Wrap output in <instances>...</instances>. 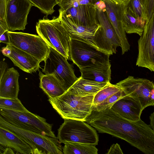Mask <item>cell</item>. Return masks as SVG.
I'll return each instance as SVG.
<instances>
[{"label":"cell","mask_w":154,"mask_h":154,"mask_svg":"<svg viewBox=\"0 0 154 154\" xmlns=\"http://www.w3.org/2000/svg\"><path fill=\"white\" fill-rule=\"evenodd\" d=\"M95 95L79 96L66 91L61 96L48 101L53 108L64 119L85 122L91 113Z\"/></svg>","instance_id":"1"},{"label":"cell","mask_w":154,"mask_h":154,"mask_svg":"<svg viewBox=\"0 0 154 154\" xmlns=\"http://www.w3.org/2000/svg\"><path fill=\"white\" fill-rule=\"evenodd\" d=\"M64 144L63 152L64 154H98V149L94 145L70 142Z\"/></svg>","instance_id":"24"},{"label":"cell","mask_w":154,"mask_h":154,"mask_svg":"<svg viewBox=\"0 0 154 154\" xmlns=\"http://www.w3.org/2000/svg\"><path fill=\"white\" fill-rule=\"evenodd\" d=\"M103 0L106 4L108 17L120 41L122 54H123L129 50L130 48L123 24V11L124 5L116 4L110 0Z\"/></svg>","instance_id":"13"},{"label":"cell","mask_w":154,"mask_h":154,"mask_svg":"<svg viewBox=\"0 0 154 154\" xmlns=\"http://www.w3.org/2000/svg\"><path fill=\"white\" fill-rule=\"evenodd\" d=\"M36 29L38 35L48 45L69 60V34L62 24L58 17L50 20L45 16L36 23Z\"/></svg>","instance_id":"2"},{"label":"cell","mask_w":154,"mask_h":154,"mask_svg":"<svg viewBox=\"0 0 154 154\" xmlns=\"http://www.w3.org/2000/svg\"><path fill=\"white\" fill-rule=\"evenodd\" d=\"M33 6L28 0H8L6 21L9 31L25 29L28 15Z\"/></svg>","instance_id":"12"},{"label":"cell","mask_w":154,"mask_h":154,"mask_svg":"<svg viewBox=\"0 0 154 154\" xmlns=\"http://www.w3.org/2000/svg\"><path fill=\"white\" fill-rule=\"evenodd\" d=\"M122 19L123 27L126 33H136L140 36L141 35L146 21L137 17L125 5L123 9Z\"/></svg>","instance_id":"23"},{"label":"cell","mask_w":154,"mask_h":154,"mask_svg":"<svg viewBox=\"0 0 154 154\" xmlns=\"http://www.w3.org/2000/svg\"><path fill=\"white\" fill-rule=\"evenodd\" d=\"M150 125L152 129L154 131V111L152 113L149 117Z\"/></svg>","instance_id":"38"},{"label":"cell","mask_w":154,"mask_h":154,"mask_svg":"<svg viewBox=\"0 0 154 154\" xmlns=\"http://www.w3.org/2000/svg\"><path fill=\"white\" fill-rule=\"evenodd\" d=\"M49 52L44 61L42 72L53 75L67 91L78 80L72 65L63 55L49 46Z\"/></svg>","instance_id":"7"},{"label":"cell","mask_w":154,"mask_h":154,"mask_svg":"<svg viewBox=\"0 0 154 154\" xmlns=\"http://www.w3.org/2000/svg\"><path fill=\"white\" fill-rule=\"evenodd\" d=\"M106 154H123V153L120 147V145L118 143H116V144H113L111 146Z\"/></svg>","instance_id":"32"},{"label":"cell","mask_w":154,"mask_h":154,"mask_svg":"<svg viewBox=\"0 0 154 154\" xmlns=\"http://www.w3.org/2000/svg\"><path fill=\"white\" fill-rule=\"evenodd\" d=\"M8 45L11 51L8 57L15 66L29 73L35 72L38 69L41 62L38 59L12 45Z\"/></svg>","instance_id":"17"},{"label":"cell","mask_w":154,"mask_h":154,"mask_svg":"<svg viewBox=\"0 0 154 154\" xmlns=\"http://www.w3.org/2000/svg\"><path fill=\"white\" fill-rule=\"evenodd\" d=\"M7 63L4 60L0 61V79L2 78L3 75L5 72V70L7 67Z\"/></svg>","instance_id":"36"},{"label":"cell","mask_w":154,"mask_h":154,"mask_svg":"<svg viewBox=\"0 0 154 154\" xmlns=\"http://www.w3.org/2000/svg\"><path fill=\"white\" fill-rule=\"evenodd\" d=\"M110 62L101 65L80 69L82 78L99 82H110Z\"/></svg>","instance_id":"21"},{"label":"cell","mask_w":154,"mask_h":154,"mask_svg":"<svg viewBox=\"0 0 154 154\" xmlns=\"http://www.w3.org/2000/svg\"><path fill=\"white\" fill-rule=\"evenodd\" d=\"M121 89L116 84L109 83L95 95L93 101V107L100 104Z\"/></svg>","instance_id":"26"},{"label":"cell","mask_w":154,"mask_h":154,"mask_svg":"<svg viewBox=\"0 0 154 154\" xmlns=\"http://www.w3.org/2000/svg\"><path fill=\"white\" fill-rule=\"evenodd\" d=\"M99 0H62L57 5L61 10L64 11L71 7L79 5L91 4L94 5Z\"/></svg>","instance_id":"30"},{"label":"cell","mask_w":154,"mask_h":154,"mask_svg":"<svg viewBox=\"0 0 154 154\" xmlns=\"http://www.w3.org/2000/svg\"><path fill=\"white\" fill-rule=\"evenodd\" d=\"M147 19H149L154 15V0H147Z\"/></svg>","instance_id":"33"},{"label":"cell","mask_w":154,"mask_h":154,"mask_svg":"<svg viewBox=\"0 0 154 154\" xmlns=\"http://www.w3.org/2000/svg\"><path fill=\"white\" fill-rule=\"evenodd\" d=\"M116 84L126 95L138 101L143 110L148 106H154V84L152 81L129 76Z\"/></svg>","instance_id":"8"},{"label":"cell","mask_w":154,"mask_h":154,"mask_svg":"<svg viewBox=\"0 0 154 154\" xmlns=\"http://www.w3.org/2000/svg\"><path fill=\"white\" fill-rule=\"evenodd\" d=\"M147 0H130L126 6L137 17L146 21L147 19Z\"/></svg>","instance_id":"25"},{"label":"cell","mask_w":154,"mask_h":154,"mask_svg":"<svg viewBox=\"0 0 154 154\" xmlns=\"http://www.w3.org/2000/svg\"><path fill=\"white\" fill-rule=\"evenodd\" d=\"M39 87L47 95L49 98L59 97L66 91L58 80L53 75L44 74L39 71Z\"/></svg>","instance_id":"22"},{"label":"cell","mask_w":154,"mask_h":154,"mask_svg":"<svg viewBox=\"0 0 154 154\" xmlns=\"http://www.w3.org/2000/svg\"><path fill=\"white\" fill-rule=\"evenodd\" d=\"M7 31L2 34L0 35V42L6 45L10 44L8 35Z\"/></svg>","instance_id":"34"},{"label":"cell","mask_w":154,"mask_h":154,"mask_svg":"<svg viewBox=\"0 0 154 154\" xmlns=\"http://www.w3.org/2000/svg\"><path fill=\"white\" fill-rule=\"evenodd\" d=\"M57 3V4L60 2L62 0H56Z\"/></svg>","instance_id":"42"},{"label":"cell","mask_w":154,"mask_h":154,"mask_svg":"<svg viewBox=\"0 0 154 154\" xmlns=\"http://www.w3.org/2000/svg\"><path fill=\"white\" fill-rule=\"evenodd\" d=\"M125 95L124 92L121 89L119 91L111 96L100 104L95 107H93L92 109L97 111H101L111 109L116 102Z\"/></svg>","instance_id":"28"},{"label":"cell","mask_w":154,"mask_h":154,"mask_svg":"<svg viewBox=\"0 0 154 154\" xmlns=\"http://www.w3.org/2000/svg\"><path fill=\"white\" fill-rule=\"evenodd\" d=\"M89 125L82 121L64 119L58 130L57 137L60 143L70 142L97 145V133Z\"/></svg>","instance_id":"5"},{"label":"cell","mask_w":154,"mask_h":154,"mask_svg":"<svg viewBox=\"0 0 154 154\" xmlns=\"http://www.w3.org/2000/svg\"><path fill=\"white\" fill-rule=\"evenodd\" d=\"M5 148L3 149V152L2 153V154H14V150L11 148L9 147H5Z\"/></svg>","instance_id":"39"},{"label":"cell","mask_w":154,"mask_h":154,"mask_svg":"<svg viewBox=\"0 0 154 154\" xmlns=\"http://www.w3.org/2000/svg\"><path fill=\"white\" fill-rule=\"evenodd\" d=\"M130 0H117L119 3L123 4L126 5H127Z\"/></svg>","instance_id":"40"},{"label":"cell","mask_w":154,"mask_h":154,"mask_svg":"<svg viewBox=\"0 0 154 154\" xmlns=\"http://www.w3.org/2000/svg\"><path fill=\"white\" fill-rule=\"evenodd\" d=\"M0 116L17 128L49 137H56L52 130V124L44 118L29 111H20L0 108Z\"/></svg>","instance_id":"4"},{"label":"cell","mask_w":154,"mask_h":154,"mask_svg":"<svg viewBox=\"0 0 154 154\" xmlns=\"http://www.w3.org/2000/svg\"><path fill=\"white\" fill-rule=\"evenodd\" d=\"M110 82H99L79 77L66 91L79 96L95 95Z\"/></svg>","instance_id":"20"},{"label":"cell","mask_w":154,"mask_h":154,"mask_svg":"<svg viewBox=\"0 0 154 154\" xmlns=\"http://www.w3.org/2000/svg\"><path fill=\"white\" fill-rule=\"evenodd\" d=\"M94 6L96 9L99 10H106V4L103 0L98 1L96 3Z\"/></svg>","instance_id":"35"},{"label":"cell","mask_w":154,"mask_h":154,"mask_svg":"<svg viewBox=\"0 0 154 154\" xmlns=\"http://www.w3.org/2000/svg\"><path fill=\"white\" fill-rule=\"evenodd\" d=\"M20 74L14 67L7 69L0 80V97L18 98Z\"/></svg>","instance_id":"18"},{"label":"cell","mask_w":154,"mask_h":154,"mask_svg":"<svg viewBox=\"0 0 154 154\" xmlns=\"http://www.w3.org/2000/svg\"><path fill=\"white\" fill-rule=\"evenodd\" d=\"M63 11L72 21L77 25L91 27L100 26L97 17V9L93 5H84L71 7Z\"/></svg>","instance_id":"14"},{"label":"cell","mask_w":154,"mask_h":154,"mask_svg":"<svg viewBox=\"0 0 154 154\" xmlns=\"http://www.w3.org/2000/svg\"><path fill=\"white\" fill-rule=\"evenodd\" d=\"M70 57L80 69L94 67L110 63V55L84 42L70 39Z\"/></svg>","instance_id":"6"},{"label":"cell","mask_w":154,"mask_h":154,"mask_svg":"<svg viewBox=\"0 0 154 154\" xmlns=\"http://www.w3.org/2000/svg\"><path fill=\"white\" fill-rule=\"evenodd\" d=\"M0 126L15 134L26 142L32 149V154H63V147L57 137H49L17 128L0 116Z\"/></svg>","instance_id":"3"},{"label":"cell","mask_w":154,"mask_h":154,"mask_svg":"<svg viewBox=\"0 0 154 154\" xmlns=\"http://www.w3.org/2000/svg\"><path fill=\"white\" fill-rule=\"evenodd\" d=\"M59 11L58 17L62 25L68 32L70 39L81 41L94 46L93 38L100 26L91 27L77 25L72 21L63 10L60 8Z\"/></svg>","instance_id":"15"},{"label":"cell","mask_w":154,"mask_h":154,"mask_svg":"<svg viewBox=\"0 0 154 154\" xmlns=\"http://www.w3.org/2000/svg\"><path fill=\"white\" fill-rule=\"evenodd\" d=\"M97 16L100 26L92 39L94 46L110 55L116 54L121 46L120 41L107 16L106 10L97 9Z\"/></svg>","instance_id":"9"},{"label":"cell","mask_w":154,"mask_h":154,"mask_svg":"<svg viewBox=\"0 0 154 154\" xmlns=\"http://www.w3.org/2000/svg\"><path fill=\"white\" fill-rule=\"evenodd\" d=\"M0 144L4 147H9L17 153L32 154L30 146L15 134L0 126Z\"/></svg>","instance_id":"19"},{"label":"cell","mask_w":154,"mask_h":154,"mask_svg":"<svg viewBox=\"0 0 154 154\" xmlns=\"http://www.w3.org/2000/svg\"><path fill=\"white\" fill-rule=\"evenodd\" d=\"M1 51L4 55L7 57H8L11 53V50L8 45H7L5 47L2 48Z\"/></svg>","instance_id":"37"},{"label":"cell","mask_w":154,"mask_h":154,"mask_svg":"<svg viewBox=\"0 0 154 154\" xmlns=\"http://www.w3.org/2000/svg\"><path fill=\"white\" fill-rule=\"evenodd\" d=\"M111 109L125 119L132 122L141 119L143 110L138 101L127 95L119 100Z\"/></svg>","instance_id":"16"},{"label":"cell","mask_w":154,"mask_h":154,"mask_svg":"<svg viewBox=\"0 0 154 154\" xmlns=\"http://www.w3.org/2000/svg\"><path fill=\"white\" fill-rule=\"evenodd\" d=\"M28 0L47 16L51 15L55 11L54 7L57 5L56 0Z\"/></svg>","instance_id":"27"},{"label":"cell","mask_w":154,"mask_h":154,"mask_svg":"<svg viewBox=\"0 0 154 154\" xmlns=\"http://www.w3.org/2000/svg\"><path fill=\"white\" fill-rule=\"evenodd\" d=\"M0 35L8 31L6 17L8 0H0Z\"/></svg>","instance_id":"31"},{"label":"cell","mask_w":154,"mask_h":154,"mask_svg":"<svg viewBox=\"0 0 154 154\" xmlns=\"http://www.w3.org/2000/svg\"><path fill=\"white\" fill-rule=\"evenodd\" d=\"M0 108L20 111H28L18 98L0 97Z\"/></svg>","instance_id":"29"},{"label":"cell","mask_w":154,"mask_h":154,"mask_svg":"<svg viewBox=\"0 0 154 154\" xmlns=\"http://www.w3.org/2000/svg\"><path fill=\"white\" fill-rule=\"evenodd\" d=\"M138 43L136 66L154 72V15L146 20L143 31Z\"/></svg>","instance_id":"11"},{"label":"cell","mask_w":154,"mask_h":154,"mask_svg":"<svg viewBox=\"0 0 154 154\" xmlns=\"http://www.w3.org/2000/svg\"><path fill=\"white\" fill-rule=\"evenodd\" d=\"M10 44L44 61L49 52V45L39 35L8 31Z\"/></svg>","instance_id":"10"},{"label":"cell","mask_w":154,"mask_h":154,"mask_svg":"<svg viewBox=\"0 0 154 154\" xmlns=\"http://www.w3.org/2000/svg\"><path fill=\"white\" fill-rule=\"evenodd\" d=\"M110 0L114 3H115L116 4L119 3L118 2L117 0Z\"/></svg>","instance_id":"41"}]
</instances>
